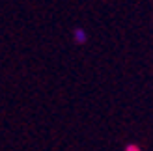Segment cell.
<instances>
[{
    "label": "cell",
    "instance_id": "6da1fadb",
    "mask_svg": "<svg viewBox=\"0 0 153 151\" xmlns=\"http://www.w3.org/2000/svg\"><path fill=\"white\" fill-rule=\"evenodd\" d=\"M73 37H75V41L79 43V45H84V43L88 41V36H86V32H84L82 28H76L75 34H73Z\"/></svg>",
    "mask_w": 153,
    "mask_h": 151
},
{
    "label": "cell",
    "instance_id": "7a4b0ae2",
    "mask_svg": "<svg viewBox=\"0 0 153 151\" xmlns=\"http://www.w3.org/2000/svg\"><path fill=\"white\" fill-rule=\"evenodd\" d=\"M125 151H140V147H138V146H134V144H131V146H127Z\"/></svg>",
    "mask_w": 153,
    "mask_h": 151
}]
</instances>
